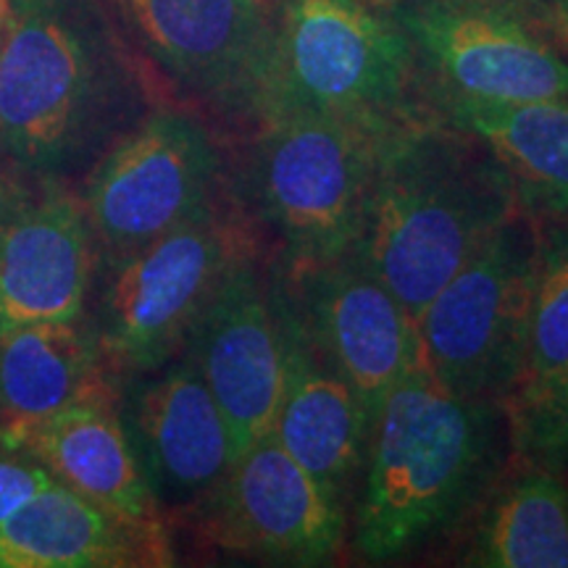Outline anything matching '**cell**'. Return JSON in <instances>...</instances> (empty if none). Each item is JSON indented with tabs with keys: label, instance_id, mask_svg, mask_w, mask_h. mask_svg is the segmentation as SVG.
<instances>
[{
	"label": "cell",
	"instance_id": "obj_1",
	"mask_svg": "<svg viewBox=\"0 0 568 568\" xmlns=\"http://www.w3.org/2000/svg\"><path fill=\"white\" fill-rule=\"evenodd\" d=\"M514 429L508 406L460 395L424 364L403 376L372 426L353 497V548L393 564L447 535L506 474Z\"/></svg>",
	"mask_w": 568,
	"mask_h": 568
},
{
	"label": "cell",
	"instance_id": "obj_2",
	"mask_svg": "<svg viewBox=\"0 0 568 568\" xmlns=\"http://www.w3.org/2000/svg\"><path fill=\"white\" fill-rule=\"evenodd\" d=\"M95 0H9L0 48V151L21 172L71 182L145 116Z\"/></svg>",
	"mask_w": 568,
	"mask_h": 568
},
{
	"label": "cell",
	"instance_id": "obj_3",
	"mask_svg": "<svg viewBox=\"0 0 568 568\" xmlns=\"http://www.w3.org/2000/svg\"><path fill=\"white\" fill-rule=\"evenodd\" d=\"M518 211L516 184L485 142L426 113L382 140L355 253L418 322L439 287Z\"/></svg>",
	"mask_w": 568,
	"mask_h": 568
},
{
	"label": "cell",
	"instance_id": "obj_4",
	"mask_svg": "<svg viewBox=\"0 0 568 568\" xmlns=\"http://www.w3.org/2000/svg\"><path fill=\"white\" fill-rule=\"evenodd\" d=\"M414 45L393 13L361 0H282L255 124L316 113L376 132L426 116Z\"/></svg>",
	"mask_w": 568,
	"mask_h": 568
},
{
	"label": "cell",
	"instance_id": "obj_5",
	"mask_svg": "<svg viewBox=\"0 0 568 568\" xmlns=\"http://www.w3.org/2000/svg\"><path fill=\"white\" fill-rule=\"evenodd\" d=\"M255 126L230 190L251 222L274 234V258L353 253L387 132L316 113H280Z\"/></svg>",
	"mask_w": 568,
	"mask_h": 568
},
{
	"label": "cell",
	"instance_id": "obj_6",
	"mask_svg": "<svg viewBox=\"0 0 568 568\" xmlns=\"http://www.w3.org/2000/svg\"><path fill=\"white\" fill-rule=\"evenodd\" d=\"M251 216L232 201L111 264H95L88 318L113 379L180 355L226 272L258 251Z\"/></svg>",
	"mask_w": 568,
	"mask_h": 568
},
{
	"label": "cell",
	"instance_id": "obj_7",
	"mask_svg": "<svg viewBox=\"0 0 568 568\" xmlns=\"http://www.w3.org/2000/svg\"><path fill=\"white\" fill-rule=\"evenodd\" d=\"M542 219L518 211L418 316L424 366L460 395L510 403L529 351Z\"/></svg>",
	"mask_w": 568,
	"mask_h": 568
},
{
	"label": "cell",
	"instance_id": "obj_8",
	"mask_svg": "<svg viewBox=\"0 0 568 568\" xmlns=\"http://www.w3.org/2000/svg\"><path fill=\"white\" fill-rule=\"evenodd\" d=\"M80 201L95 264H111L230 203V169L201 119L174 109L148 111L90 169Z\"/></svg>",
	"mask_w": 568,
	"mask_h": 568
},
{
	"label": "cell",
	"instance_id": "obj_9",
	"mask_svg": "<svg viewBox=\"0 0 568 568\" xmlns=\"http://www.w3.org/2000/svg\"><path fill=\"white\" fill-rule=\"evenodd\" d=\"M276 287L318 355L358 395L368 422L403 376L424 364L414 316L358 253L322 261H268Z\"/></svg>",
	"mask_w": 568,
	"mask_h": 568
},
{
	"label": "cell",
	"instance_id": "obj_10",
	"mask_svg": "<svg viewBox=\"0 0 568 568\" xmlns=\"http://www.w3.org/2000/svg\"><path fill=\"white\" fill-rule=\"evenodd\" d=\"M393 19L414 45L435 95L487 103L568 98V59L531 19L497 0H397Z\"/></svg>",
	"mask_w": 568,
	"mask_h": 568
},
{
	"label": "cell",
	"instance_id": "obj_11",
	"mask_svg": "<svg viewBox=\"0 0 568 568\" xmlns=\"http://www.w3.org/2000/svg\"><path fill=\"white\" fill-rule=\"evenodd\" d=\"M209 542L274 566H324L343 548L351 510L268 435L240 453L190 510Z\"/></svg>",
	"mask_w": 568,
	"mask_h": 568
},
{
	"label": "cell",
	"instance_id": "obj_12",
	"mask_svg": "<svg viewBox=\"0 0 568 568\" xmlns=\"http://www.w3.org/2000/svg\"><path fill=\"white\" fill-rule=\"evenodd\" d=\"M92 276L95 243L69 182L0 176V335L84 316Z\"/></svg>",
	"mask_w": 568,
	"mask_h": 568
},
{
	"label": "cell",
	"instance_id": "obj_13",
	"mask_svg": "<svg viewBox=\"0 0 568 568\" xmlns=\"http://www.w3.org/2000/svg\"><path fill=\"white\" fill-rule=\"evenodd\" d=\"M122 3L145 51L184 92L255 124L276 34L266 0Z\"/></svg>",
	"mask_w": 568,
	"mask_h": 568
},
{
	"label": "cell",
	"instance_id": "obj_14",
	"mask_svg": "<svg viewBox=\"0 0 568 568\" xmlns=\"http://www.w3.org/2000/svg\"><path fill=\"white\" fill-rule=\"evenodd\" d=\"M119 416L155 506L190 514L237 458L226 418L187 353L119 379Z\"/></svg>",
	"mask_w": 568,
	"mask_h": 568
},
{
	"label": "cell",
	"instance_id": "obj_15",
	"mask_svg": "<svg viewBox=\"0 0 568 568\" xmlns=\"http://www.w3.org/2000/svg\"><path fill=\"white\" fill-rule=\"evenodd\" d=\"M182 353L222 408L237 456L272 435L284 385V335L258 251L226 272Z\"/></svg>",
	"mask_w": 568,
	"mask_h": 568
},
{
	"label": "cell",
	"instance_id": "obj_16",
	"mask_svg": "<svg viewBox=\"0 0 568 568\" xmlns=\"http://www.w3.org/2000/svg\"><path fill=\"white\" fill-rule=\"evenodd\" d=\"M268 280L284 335V385L272 437L297 464L351 503L364 471L372 422L353 387L305 337L272 272Z\"/></svg>",
	"mask_w": 568,
	"mask_h": 568
},
{
	"label": "cell",
	"instance_id": "obj_17",
	"mask_svg": "<svg viewBox=\"0 0 568 568\" xmlns=\"http://www.w3.org/2000/svg\"><path fill=\"white\" fill-rule=\"evenodd\" d=\"M166 527L140 521L53 479L0 521V568L169 566Z\"/></svg>",
	"mask_w": 568,
	"mask_h": 568
},
{
	"label": "cell",
	"instance_id": "obj_18",
	"mask_svg": "<svg viewBox=\"0 0 568 568\" xmlns=\"http://www.w3.org/2000/svg\"><path fill=\"white\" fill-rule=\"evenodd\" d=\"M116 393L119 385L9 432L61 485L124 516L163 524L126 439Z\"/></svg>",
	"mask_w": 568,
	"mask_h": 568
},
{
	"label": "cell",
	"instance_id": "obj_19",
	"mask_svg": "<svg viewBox=\"0 0 568 568\" xmlns=\"http://www.w3.org/2000/svg\"><path fill=\"white\" fill-rule=\"evenodd\" d=\"M429 109L500 159L524 211L539 219H568V98L529 103L445 98Z\"/></svg>",
	"mask_w": 568,
	"mask_h": 568
},
{
	"label": "cell",
	"instance_id": "obj_20",
	"mask_svg": "<svg viewBox=\"0 0 568 568\" xmlns=\"http://www.w3.org/2000/svg\"><path fill=\"white\" fill-rule=\"evenodd\" d=\"M88 318L38 322L0 335V422H38L116 387Z\"/></svg>",
	"mask_w": 568,
	"mask_h": 568
},
{
	"label": "cell",
	"instance_id": "obj_21",
	"mask_svg": "<svg viewBox=\"0 0 568 568\" xmlns=\"http://www.w3.org/2000/svg\"><path fill=\"white\" fill-rule=\"evenodd\" d=\"M471 568H568V485L558 471L521 458L503 474L460 550Z\"/></svg>",
	"mask_w": 568,
	"mask_h": 568
},
{
	"label": "cell",
	"instance_id": "obj_22",
	"mask_svg": "<svg viewBox=\"0 0 568 568\" xmlns=\"http://www.w3.org/2000/svg\"><path fill=\"white\" fill-rule=\"evenodd\" d=\"M568 379V219H542L529 351L508 410L529 406Z\"/></svg>",
	"mask_w": 568,
	"mask_h": 568
},
{
	"label": "cell",
	"instance_id": "obj_23",
	"mask_svg": "<svg viewBox=\"0 0 568 568\" xmlns=\"http://www.w3.org/2000/svg\"><path fill=\"white\" fill-rule=\"evenodd\" d=\"M514 453L552 471H568V379L529 406L508 410Z\"/></svg>",
	"mask_w": 568,
	"mask_h": 568
},
{
	"label": "cell",
	"instance_id": "obj_24",
	"mask_svg": "<svg viewBox=\"0 0 568 568\" xmlns=\"http://www.w3.org/2000/svg\"><path fill=\"white\" fill-rule=\"evenodd\" d=\"M53 481V474L11 437L9 426L0 422V521L32 500Z\"/></svg>",
	"mask_w": 568,
	"mask_h": 568
},
{
	"label": "cell",
	"instance_id": "obj_25",
	"mask_svg": "<svg viewBox=\"0 0 568 568\" xmlns=\"http://www.w3.org/2000/svg\"><path fill=\"white\" fill-rule=\"evenodd\" d=\"M497 3L508 6V9H514L518 13H524V17H548V19H556L560 17V11L568 9V0H497Z\"/></svg>",
	"mask_w": 568,
	"mask_h": 568
},
{
	"label": "cell",
	"instance_id": "obj_26",
	"mask_svg": "<svg viewBox=\"0 0 568 568\" xmlns=\"http://www.w3.org/2000/svg\"><path fill=\"white\" fill-rule=\"evenodd\" d=\"M6 27H9V0H0V48H3Z\"/></svg>",
	"mask_w": 568,
	"mask_h": 568
},
{
	"label": "cell",
	"instance_id": "obj_27",
	"mask_svg": "<svg viewBox=\"0 0 568 568\" xmlns=\"http://www.w3.org/2000/svg\"><path fill=\"white\" fill-rule=\"evenodd\" d=\"M361 3H368V6H376V9H393L397 0H361Z\"/></svg>",
	"mask_w": 568,
	"mask_h": 568
},
{
	"label": "cell",
	"instance_id": "obj_28",
	"mask_svg": "<svg viewBox=\"0 0 568 568\" xmlns=\"http://www.w3.org/2000/svg\"><path fill=\"white\" fill-rule=\"evenodd\" d=\"M558 24H560V30L568 32V9H566V11H560V17H558Z\"/></svg>",
	"mask_w": 568,
	"mask_h": 568
}]
</instances>
